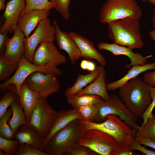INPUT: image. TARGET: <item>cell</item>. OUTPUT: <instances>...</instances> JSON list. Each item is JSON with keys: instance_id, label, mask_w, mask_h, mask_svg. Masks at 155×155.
<instances>
[{"instance_id": "6da1fadb", "label": "cell", "mask_w": 155, "mask_h": 155, "mask_svg": "<svg viewBox=\"0 0 155 155\" xmlns=\"http://www.w3.org/2000/svg\"><path fill=\"white\" fill-rule=\"evenodd\" d=\"M151 86L136 77L120 88L119 95L127 108L137 118L142 117L152 102Z\"/></svg>"}, {"instance_id": "7a4b0ae2", "label": "cell", "mask_w": 155, "mask_h": 155, "mask_svg": "<svg viewBox=\"0 0 155 155\" xmlns=\"http://www.w3.org/2000/svg\"><path fill=\"white\" fill-rule=\"evenodd\" d=\"M80 123L83 132L91 129H97L112 136L117 143L116 149L129 145L135 140L136 133L126 122L117 115H107L106 120L102 122L80 120Z\"/></svg>"}, {"instance_id": "3957f363", "label": "cell", "mask_w": 155, "mask_h": 155, "mask_svg": "<svg viewBox=\"0 0 155 155\" xmlns=\"http://www.w3.org/2000/svg\"><path fill=\"white\" fill-rule=\"evenodd\" d=\"M108 36L114 43L132 49L144 46L139 20L127 17L107 24Z\"/></svg>"}, {"instance_id": "277c9868", "label": "cell", "mask_w": 155, "mask_h": 155, "mask_svg": "<svg viewBox=\"0 0 155 155\" xmlns=\"http://www.w3.org/2000/svg\"><path fill=\"white\" fill-rule=\"evenodd\" d=\"M80 120L72 121L55 134L45 146L44 152L48 155H69L83 134Z\"/></svg>"}, {"instance_id": "5b68a950", "label": "cell", "mask_w": 155, "mask_h": 155, "mask_svg": "<svg viewBox=\"0 0 155 155\" xmlns=\"http://www.w3.org/2000/svg\"><path fill=\"white\" fill-rule=\"evenodd\" d=\"M142 11L135 0H107L99 13L100 22L106 23L127 17L139 20Z\"/></svg>"}, {"instance_id": "8992f818", "label": "cell", "mask_w": 155, "mask_h": 155, "mask_svg": "<svg viewBox=\"0 0 155 155\" xmlns=\"http://www.w3.org/2000/svg\"><path fill=\"white\" fill-rule=\"evenodd\" d=\"M98 104V111L94 121L98 122L105 121L107 116L109 115L118 116L137 133L139 127L137 123V117L127 108L118 96L116 95H111L108 100L101 99Z\"/></svg>"}, {"instance_id": "52a82bcc", "label": "cell", "mask_w": 155, "mask_h": 155, "mask_svg": "<svg viewBox=\"0 0 155 155\" xmlns=\"http://www.w3.org/2000/svg\"><path fill=\"white\" fill-rule=\"evenodd\" d=\"M36 72L54 73L58 76L62 74L61 70L51 65L40 66L34 64L29 61L24 55L19 62L17 69L12 76L0 84V92H5L9 85L13 84L17 88L18 96L21 86L24 81L29 75Z\"/></svg>"}, {"instance_id": "ba28073f", "label": "cell", "mask_w": 155, "mask_h": 155, "mask_svg": "<svg viewBox=\"0 0 155 155\" xmlns=\"http://www.w3.org/2000/svg\"><path fill=\"white\" fill-rule=\"evenodd\" d=\"M57 113L46 99L40 98L27 125L37 130L44 140L53 125Z\"/></svg>"}, {"instance_id": "9c48e42d", "label": "cell", "mask_w": 155, "mask_h": 155, "mask_svg": "<svg viewBox=\"0 0 155 155\" xmlns=\"http://www.w3.org/2000/svg\"><path fill=\"white\" fill-rule=\"evenodd\" d=\"M77 145L86 146L101 155H110L117 146L115 140L112 136L94 129L83 132Z\"/></svg>"}, {"instance_id": "30bf717a", "label": "cell", "mask_w": 155, "mask_h": 155, "mask_svg": "<svg viewBox=\"0 0 155 155\" xmlns=\"http://www.w3.org/2000/svg\"><path fill=\"white\" fill-rule=\"evenodd\" d=\"M51 23V22L48 17L43 20L37 25L31 35L25 37L24 56L30 62H32L33 55L38 45L43 42H54L55 41V28Z\"/></svg>"}, {"instance_id": "8fae6325", "label": "cell", "mask_w": 155, "mask_h": 155, "mask_svg": "<svg viewBox=\"0 0 155 155\" xmlns=\"http://www.w3.org/2000/svg\"><path fill=\"white\" fill-rule=\"evenodd\" d=\"M57 76L54 73L36 72L29 75L26 80L29 87L40 98L46 99L59 91L60 83Z\"/></svg>"}, {"instance_id": "7c38bea8", "label": "cell", "mask_w": 155, "mask_h": 155, "mask_svg": "<svg viewBox=\"0 0 155 155\" xmlns=\"http://www.w3.org/2000/svg\"><path fill=\"white\" fill-rule=\"evenodd\" d=\"M66 61V56L58 50L53 42H44L37 47L32 63L38 65L49 64L57 67Z\"/></svg>"}, {"instance_id": "4fadbf2b", "label": "cell", "mask_w": 155, "mask_h": 155, "mask_svg": "<svg viewBox=\"0 0 155 155\" xmlns=\"http://www.w3.org/2000/svg\"><path fill=\"white\" fill-rule=\"evenodd\" d=\"M25 6V0H10L7 2L3 15L5 21L0 27V33L14 32L17 28L18 21Z\"/></svg>"}, {"instance_id": "5bb4252c", "label": "cell", "mask_w": 155, "mask_h": 155, "mask_svg": "<svg viewBox=\"0 0 155 155\" xmlns=\"http://www.w3.org/2000/svg\"><path fill=\"white\" fill-rule=\"evenodd\" d=\"M97 48L99 50L108 51L115 55H124L127 56L130 61V63L126 65L127 68L134 65H144L146 63L148 59L152 56L149 55L144 57L139 53H134L132 49L130 48L114 43L111 44L100 42L98 44Z\"/></svg>"}, {"instance_id": "9a60e30c", "label": "cell", "mask_w": 155, "mask_h": 155, "mask_svg": "<svg viewBox=\"0 0 155 155\" xmlns=\"http://www.w3.org/2000/svg\"><path fill=\"white\" fill-rule=\"evenodd\" d=\"M53 24L55 27V40L58 48L67 53L72 64H75L81 57V54L76 43L69 33L63 32L60 29L56 20L54 19Z\"/></svg>"}, {"instance_id": "2e32d148", "label": "cell", "mask_w": 155, "mask_h": 155, "mask_svg": "<svg viewBox=\"0 0 155 155\" xmlns=\"http://www.w3.org/2000/svg\"><path fill=\"white\" fill-rule=\"evenodd\" d=\"M76 43L81 54V57L88 60L95 59L101 65L106 64L104 56L95 48L93 43L89 39L73 32L69 33Z\"/></svg>"}, {"instance_id": "e0dca14e", "label": "cell", "mask_w": 155, "mask_h": 155, "mask_svg": "<svg viewBox=\"0 0 155 155\" xmlns=\"http://www.w3.org/2000/svg\"><path fill=\"white\" fill-rule=\"evenodd\" d=\"M50 12V10H33L20 16L17 23V28L23 32L25 37H28L41 21L48 18Z\"/></svg>"}, {"instance_id": "ac0fdd59", "label": "cell", "mask_w": 155, "mask_h": 155, "mask_svg": "<svg viewBox=\"0 0 155 155\" xmlns=\"http://www.w3.org/2000/svg\"><path fill=\"white\" fill-rule=\"evenodd\" d=\"M13 32L12 37L7 41L3 55L12 61L19 62L24 55L25 37L23 32L18 28Z\"/></svg>"}, {"instance_id": "d6986e66", "label": "cell", "mask_w": 155, "mask_h": 155, "mask_svg": "<svg viewBox=\"0 0 155 155\" xmlns=\"http://www.w3.org/2000/svg\"><path fill=\"white\" fill-rule=\"evenodd\" d=\"M14 139L19 141L20 144H27L44 151V140L38 131L32 127L27 125L21 126L14 133Z\"/></svg>"}, {"instance_id": "ffe728a7", "label": "cell", "mask_w": 155, "mask_h": 155, "mask_svg": "<svg viewBox=\"0 0 155 155\" xmlns=\"http://www.w3.org/2000/svg\"><path fill=\"white\" fill-rule=\"evenodd\" d=\"M106 71L104 67L100 66L99 74L90 84L82 89L76 94L80 95L89 94L99 96L104 100H108L110 96L108 92Z\"/></svg>"}, {"instance_id": "44dd1931", "label": "cell", "mask_w": 155, "mask_h": 155, "mask_svg": "<svg viewBox=\"0 0 155 155\" xmlns=\"http://www.w3.org/2000/svg\"><path fill=\"white\" fill-rule=\"evenodd\" d=\"M77 119L82 120V117L76 109L61 110L58 112L53 125L44 140V149L48 142L55 134L72 121Z\"/></svg>"}, {"instance_id": "7402d4cb", "label": "cell", "mask_w": 155, "mask_h": 155, "mask_svg": "<svg viewBox=\"0 0 155 155\" xmlns=\"http://www.w3.org/2000/svg\"><path fill=\"white\" fill-rule=\"evenodd\" d=\"M40 98L37 94L29 87L26 80L21 86L18 94V99L25 114L27 123Z\"/></svg>"}, {"instance_id": "603a6c76", "label": "cell", "mask_w": 155, "mask_h": 155, "mask_svg": "<svg viewBox=\"0 0 155 155\" xmlns=\"http://www.w3.org/2000/svg\"><path fill=\"white\" fill-rule=\"evenodd\" d=\"M150 70H155V62L142 65L132 66L123 77L116 81L107 84V90L112 91L119 88L129 80L137 77L140 74Z\"/></svg>"}, {"instance_id": "cb8c5ba5", "label": "cell", "mask_w": 155, "mask_h": 155, "mask_svg": "<svg viewBox=\"0 0 155 155\" xmlns=\"http://www.w3.org/2000/svg\"><path fill=\"white\" fill-rule=\"evenodd\" d=\"M100 67V66H97L94 71L86 74H79L73 85L65 90V97L67 99L76 94L89 84L93 82L98 75Z\"/></svg>"}, {"instance_id": "d4e9b609", "label": "cell", "mask_w": 155, "mask_h": 155, "mask_svg": "<svg viewBox=\"0 0 155 155\" xmlns=\"http://www.w3.org/2000/svg\"><path fill=\"white\" fill-rule=\"evenodd\" d=\"M10 107L12 110V114L8 121V123L14 133L20 127L27 125L28 123L23 109L19 102L18 97Z\"/></svg>"}, {"instance_id": "484cf974", "label": "cell", "mask_w": 155, "mask_h": 155, "mask_svg": "<svg viewBox=\"0 0 155 155\" xmlns=\"http://www.w3.org/2000/svg\"><path fill=\"white\" fill-rule=\"evenodd\" d=\"M102 98L99 96L89 94L75 95L67 98V103L74 109L99 103Z\"/></svg>"}, {"instance_id": "4316f807", "label": "cell", "mask_w": 155, "mask_h": 155, "mask_svg": "<svg viewBox=\"0 0 155 155\" xmlns=\"http://www.w3.org/2000/svg\"><path fill=\"white\" fill-rule=\"evenodd\" d=\"M18 97L16 87L14 85H9L7 90L2 96L0 101V118L3 115L8 108L17 100Z\"/></svg>"}, {"instance_id": "83f0119b", "label": "cell", "mask_w": 155, "mask_h": 155, "mask_svg": "<svg viewBox=\"0 0 155 155\" xmlns=\"http://www.w3.org/2000/svg\"><path fill=\"white\" fill-rule=\"evenodd\" d=\"M147 138L155 142V115L152 114L146 123L139 126L135 140Z\"/></svg>"}, {"instance_id": "f1b7e54d", "label": "cell", "mask_w": 155, "mask_h": 155, "mask_svg": "<svg viewBox=\"0 0 155 155\" xmlns=\"http://www.w3.org/2000/svg\"><path fill=\"white\" fill-rule=\"evenodd\" d=\"M19 62L12 61L3 55L0 57V81L5 79L17 69Z\"/></svg>"}, {"instance_id": "f546056e", "label": "cell", "mask_w": 155, "mask_h": 155, "mask_svg": "<svg viewBox=\"0 0 155 155\" xmlns=\"http://www.w3.org/2000/svg\"><path fill=\"white\" fill-rule=\"evenodd\" d=\"M12 114V110L10 106L3 115L0 118V136L11 140L14 139V133L9 125L8 121Z\"/></svg>"}, {"instance_id": "4dcf8cb0", "label": "cell", "mask_w": 155, "mask_h": 155, "mask_svg": "<svg viewBox=\"0 0 155 155\" xmlns=\"http://www.w3.org/2000/svg\"><path fill=\"white\" fill-rule=\"evenodd\" d=\"M25 8L20 16L28 13L33 10L42 9L50 10L54 8V5L49 0H25Z\"/></svg>"}, {"instance_id": "1f68e13d", "label": "cell", "mask_w": 155, "mask_h": 155, "mask_svg": "<svg viewBox=\"0 0 155 155\" xmlns=\"http://www.w3.org/2000/svg\"><path fill=\"white\" fill-rule=\"evenodd\" d=\"M20 145L17 140L7 139L0 136V149L3 151L5 155H16Z\"/></svg>"}, {"instance_id": "d6a6232c", "label": "cell", "mask_w": 155, "mask_h": 155, "mask_svg": "<svg viewBox=\"0 0 155 155\" xmlns=\"http://www.w3.org/2000/svg\"><path fill=\"white\" fill-rule=\"evenodd\" d=\"M99 108L98 103L81 107L77 110L81 114L82 120L86 121H94Z\"/></svg>"}, {"instance_id": "836d02e7", "label": "cell", "mask_w": 155, "mask_h": 155, "mask_svg": "<svg viewBox=\"0 0 155 155\" xmlns=\"http://www.w3.org/2000/svg\"><path fill=\"white\" fill-rule=\"evenodd\" d=\"M71 0H49L54 5V8L60 14L63 18L68 20L70 18V13L69 6Z\"/></svg>"}, {"instance_id": "e575fe53", "label": "cell", "mask_w": 155, "mask_h": 155, "mask_svg": "<svg viewBox=\"0 0 155 155\" xmlns=\"http://www.w3.org/2000/svg\"><path fill=\"white\" fill-rule=\"evenodd\" d=\"M16 155H48L44 152L30 145L20 144Z\"/></svg>"}, {"instance_id": "d590c367", "label": "cell", "mask_w": 155, "mask_h": 155, "mask_svg": "<svg viewBox=\"0 0 155 155\" xmlns=\"http://www.w3.org/2000/svg\"><path fill=\"white\" fill-rule=\"evenodd\" d=\"M150 96L152 99V102L149 105L146 111L143 114L142 117L143 121L142 125L145 123L148 119L152 115V112L155 106V87L152 86L150 92Z\"/></svg>"}, {"instance_id": "8d00e7d4", "label": "cell", "mask_w": 155, "mask_h": 155, "mask_svg": "<svg viewBox=\"0 0 155 155\" xmlns=\"http://www.w3.org/2000/svg\"><path fill=\"white\" fill-rule=\"evenodd\" d=\"M96 152L83 145H76L71 150L69 155H97Z\"/></svg>"}, {"instance_id": "74e56055", "label": "cell", "mask_w": 155, "mask_h": 155, "mask_svg": "<svg viewBox=\"0 0 155 155\" xmlns=\"http://www.w3.org/2000/svg\"><path fill=\"white\" fill-rule=\"evenodd\" d=\"M130 146L134 151L138 150L146 155H155V151L147 149L135 140L131 143Z\"/></svg>"}, {"instance_id": "f35d334b", "label": "cell", "mask_w": 155, "mask_h": 155, "mask_svg": "<svg viewBox=\"0 0 155 155\" xmlns=\"http://www.w3.org/2000/svg\"><path fill=\"white\" fill-rule=\"evenodd\" d=\"M131 148L130 145L119 149H115L113 150L110 155H136Z\"/></svg>"}, {"instance_id": "ab89813d", "label": "cell", "mask_w": 155, "mask_h": 155, "mask_svg": "<svg viewBox=\"0 0 155 155\" xmlns=\"http://www.w3.org/2000/svg\"><path fill=\"white\" fill-rule=\"evenodd\" d=\"M143 80L151 86H155V70L145 73Z\"/></svg>"}, {"instance_id": "60d3db41", "label": "cell", "mask_w": 155, "mask_h": 155, "mask_svg": "<svg viewBox=\"0 0 155 155\" xmlns=\"http://www.w3.org/2000/svg\"><path fill=\"white\" fill-rule=\"evenodd\" d=\"M7 33L4 32L0 33V52L2 54L3 51L4 53L6 42L9 39L7 35Z\"/></svg>"}, {"instance_id": "b9f144b4", "label": "cell", "mask_w": 155, "mask_h": 155, "mask_svg": "<svg viewBox=\"0 0 155 155\" xmlns=\"http://www.w3.org/2000/svg\"><path fill=\"white\" fill-rule=\"evenodd\" d=\"M135 140L142 145L148 146L155 150V142L147 138H142Z\"/></svg>"}, {"instance_id": "7bdbcfd3", "label": "cell", "mask_w": 155, "mask_h": 155, "mask_svg": "<svg viewBox=\"0 0 155 155\" xmlns=\"http://www.w3.org/2000/svg\"><path fill=\"white\" fill-rule=\"evenodd\" d=\"M96 67L94 62L88 60L87 70L90 72L93 71L95 69Z\"/></svg>"}, {"instance_id": "ee69618b", "label": "cell", "mask_w": 155, "mask_h": 155, "mask_svg": "<svg viewBox=\"0 0 155 155\" xmlns=\"http://www.w3.org/2000/svg\"><path fill=\"white\" fill-rule=\"evenodd\" d=\"M88 60L84 59L81 61L80 66L81 68L83 70H87L88 64Z\"/></svg>"}, {"instance_id": "f6af8a7d", "label": "cell", "mask_w": 155, "mask_h": 155, "mask_svg": "<svg viewBox=\"0 0 155 155\" xmlns=\"http://www.w3.org/2000/svg\"><path fill=\"white\" fill-rule=\"evenodd\" d=\"M6 0H0V11H2L5 10L6 6L5 5V1Z\"/></svg>"}, {"instance_id": "bcb514c9", "label": "cell", "mask_w": 155, "mask_h": 155, "mask_svg": "<svg viewBox=\"0 0 155 155\" xmlns=\"http://www.w3.org/2000/svg\"><path fill=\"white\" fill-rule=\"evenodd\" d=\"M149 34L151 38L155 42V30L150 31Z\"/></svg>"}, {"instance_id": "7dc6e473", "label": "cell", "mask_w": 155, "mask_h": 155, "mask_svg": "<svg viewBox=\"0 0 155 155\" xmlns=\"http://www.w3.org/2000/svg\"><path fill=\"white\" fill-rule=\"evenodd\" d=\"M152 22L153 27L155 30V8H154V12Z\"/></svg>"}, {"instance_id": "c3c4849f", "label": "cell", "mask_w": 155, "mask_h": 155, "mask_svg": "<svg viewBox=\"0 0 155 155\" xmlns=\"http://www.w3.org/2000/svg\"><path fill=\"white\" fill-rule=\"evenodd\" d=\"M147 1L154 5H155V0H147Z\"/></svg>"}, {"instance_id": "681fc988", "label": "cell", "mask_w": 155, "mask_h": 155, "mask_svg": "<svg viewBox=\"0 0 155 155\" xmlns=\"http://www.w3.org/2000/svg\"><path fill=\"white\" fill-rule=\"evenodd\" d=\"M0 155H5V154L3 150L0 149Z\"/></svg>"}]
</instances>
